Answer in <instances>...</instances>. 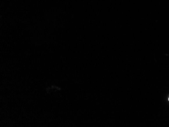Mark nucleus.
I'll return each mask as SVG.
<instances>
[{
	"instance_id": "obj_1",
	"label": "nucleus",
	"mask_w": 169,
	"mask_h": 127,
	"mask_svg": "<svg viewBox=\"0 0 169 127\" xmlns=\"http://www.w3.org/2000/svg\"></svg>"
}]
</instances>
